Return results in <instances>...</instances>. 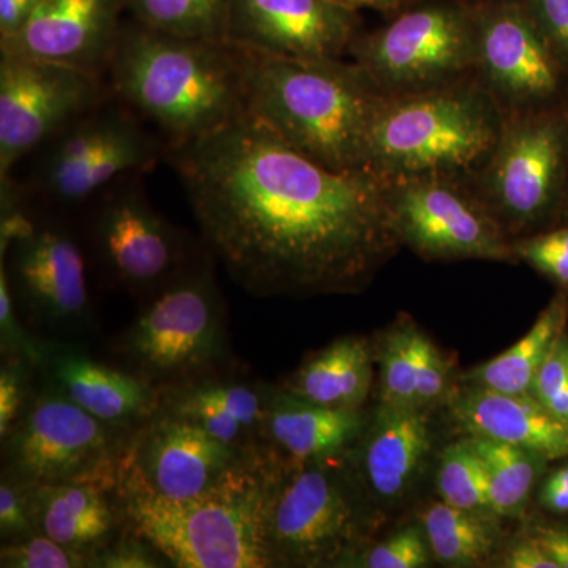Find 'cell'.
<instances>
[{
  "mask_svg": "<svg viewBox=\"0 0 568 568\" xmlns=\"http://www.w3.org/2000/svg\"><path fill=\"white\" fill-rule=\"evenodd\" d=\"M541 504L555 514H568V489L544 485L540 495Z\"/></svg>",
  "mask_w": 568,
  "mask_h": 568,
  "instance_id": "f6af8a7d",
  "label": "cell"
},
{
  "mask_svg": "<svg viewBox=\"0 0 568 568\" xmlns=\"http://www.w3.org/2000/svg\"><path fill=\"white\" fill-rule=\"evenodd\" d=\"M477 63L493 91L518 111L551 104L567 71L521 0L477 10Z\"/></svg>",
  "mask_w": 568,
  "mask_h": 568,
  "instance_id": "2e32d148",
  "label": "cell"
},
{
  "mask_svg": "<svg viewBox=\"0 0 568 568\" xmlns=\"http://www.w3.org/2000/svg\"><path fill=\"white\" fill-rule=\"evenodd\" d=\"M248 54L246 114L324 166L366 171L369 129L384 93L361 67Z\"/></svg>",
  "mask_w": 568,
  "mask_h": 568,
  "instance_id": "277c9868",
  "label": "cell"
},
{
  "mask_svg": "<svg viewBox=\"0 0 568 568\" xmlns=\"http://www.w3.org/2000/svg\"><path fill=\"white\" fill-rule=\"evenodd\" d=\"M568 174V115L549 106L503 123L488 159V192L510 222H538L556 207Z\"/></svg>",
  "mask_w": 568,
  "mask_h": 568,
  "instance_id": "7c38bea8",
  "label": "cell"
},
{
  "mask_svg": "<svg viewBox=\"0 0 568 568\" xmlns=\"http://www.w3.org/2000/svg\"><path fill=\"white\" fill-rule=\"evenodd\" d=\"M0 260L18 308L33 324L52 334H70L89 324L91 295L85 254L65 226L31 220L0 252Z\"/></svg>",
  "mask_w": 568,
  "mask_h": 568,
  "instance_id": "4fadbf2b",
  "label": "cell"
},
{
  "mask_svg": "<svg viewBox=\"0 0 568 568\" xmlns=\"http://www.w3.org/2000/svg\"><path fill=\"white\" fill-rule=\"evenodd\" d=\"M545 485H549V487L568 489V465L560 467L558 470H555V473L551 474V477L545 481Z\"/></svg>",
  "mask_w": 568,
  "mask_h": 568,
  "instance_id": "c3c4849f",
  "label": "cell"
},
{
  "mask_svg": "<svg viewBox=\"0 0 568 568\" xmlns=\"http://www.w3.org/2000/svg\"><path fill=\"white\" fill-rule=\"evenodd\" d=\"M567 320V302L555 298L538 316L532 328L506 353L497 355L487 364L470 373L476 386L506 392V394H529L534 377L549 349L564 332Z\"/></svg>",
  "mask_w": 568,
  "mask_h": 568,
  "instance_id": "484cf974",
  "label": "cell"
},
{
  "mask_svg": "<svg viewBox=\"0 0 568 568\" xmlns=\"http://www.w3.org/2000/svg\"><path fill=\"white\" fill-rule=\"evenodd\" d=\"M424 525L429 549L446 566H476L495 549L497 532L485 514L443 500L426 510Z\"/></svg>",
  "mask_w": 568,
  "mask_h": 568,
  "instance_id": "83f0119b",
  "label": "cell"
},
{
  "mask_svg": "<svg viewBox=\"0 0 568 568\" xmlns=\"http://www.w3.org/2000/svg\"><path fill=\"white\" fill-rule=\"evenodd\" d=\"M209 256L197 254L178 278L149 298L122 335L119 347L130 372L155 387L207 376L226 357V317Z\"/></svg>",
  "mask_w": 568,
  "mask_h": 568,
  "instance_id": "8992f818",
  "label": "cell"
},
{
  "mask_svg": "<svg viewBox=\"0 0 568 568\" xmlns=\"http://www.w3.org/2000/svg\"><path fill=\"white\" fill-rule=\"evenodd\" d=\"M123 10L125 0H40L24 28L0 40V52L104 77L121 36Z\"/></svg>",
  "mask_w": 568,
  "mask_h": 568,
  "instance_id": "ac0fdd59",
  "label": "cell"
},
{
  "mask_svg": "<svg viewBox=\"0 0 568 568\" xmlns=\"http://www.w3.org/2000/svg\"><path fill=\"white\" fill-rule=\"evenodd\" d=\"M41 338H33L20 323V312L7 275L6 265L0 263V346L3 358L14 357L31 364L37 372Z\"/></svg>",
  "mask_w": 568,
  "mask_h": 568,
  "instance_id": "d6a6232c",
  "label": "cell"
},
{
  "mask_svg": "<svg viewBox=\"0 0 568 568\" xmlns=\"http://www.w3.org/2000/svg\"><path fill=\"white\" fill-rule=\"evenodd\" d=\"M2 568H88L91 556L36 532L20 540L6 541L0 549Z\"/></svg>",
  "mask_w": 568,
  "mask_h": 568,
  "instance_id": "1f68e13d",
  "label": "cell"
},
{
  "mask_svg": "<svg viewBox=\"0 0 568 568\" xmlns=\"http://www.w3.org/2000/svg\"><path fill=\"white\" fill-rule=\"evenodd\" d=\"M40 0H0V40L17 36Z\"/></svg>",
  "mask_w": 568,
  "mask_h": 568,
  "instance_id": "7bdbcfd3",
  "label": "cell"
},
{
  "mask_svg": "<svg viewBox=\"0 0 568 568\" xmlns=\"http://www.w3.org/2000/svg\"><path fill=\"white\" fill-rule=\"evenodd\" d=\"M134 20L186 39L226 41L231 0H125Z\"/></svg>",
  "mask_w": 568,
  "mask_h": 568,
  "instance_id": "f1b7e54d",
  "label": "cell"
},
{
  "mask_svg": "<svg viewBox=\"0 0 568 568\" xmlns=\"http://www.w3.org/2000/svg\"><path fill=\"white\" fill-rule=\"evenodd\" d=\"M357 410L308 402L290 390L265 387L261 440L286 462L339 457L361 433Z\"/></svg>",
  "mask_w": 568,
  "mask_h": 568,
  "instance_id": "44dd1931",
  "label": "cell"
},
{
  "mask_svg": "<svg viewBox=\"0 0 568 568\" xmlns=\"http://www.w3.org/2000/svg\"><path fill=\"white\" fill-rule=\"evenodd\" d=\"M429 447L432 432L425 407L383 405L364 455L365 478L372 491L384 500L406 495Z\"/></svg>",
  "mask_w": 568,
  "mask_h": 568,
  "instance_id": "cb8c5ba5",
  "label": "cell"
},
{
  "mask_svg": "<svg viewBox=\"0 0 568 568\" xmlns=\"http://www.w3.org/2000/svg\"><path fill=\"white\" fill-rule=\"evenodd\" d=\"M108 485L62 481L28 488L37 532L92 556L121 532L125 518L121 500Z\"/></svg>",
  "mask_w": 568,
  "mask_h": 568,
  "instance_id": "7402d4cb",
  "label": "cell"
},
{
  "mask_svg": "<svg viewBox=\"0 0 568 568\" xmlns=\"http://www.w3.org/2000/svg\"><path fill=\"white\" fill-rule=\"evenodd\" d=\"M357 39V11L334 0H231L227 43L283 59H339Z\"/></svg>",
  "mask_w": 568,
  "mask_h": 568,
  "instance_id": "e0dca14e",
  "label": "cell"
},
{
  "mask_svg": "<svg viewBox=\"0 0 568 568\" xmlns=\"http://www.w3.org/2000/svg\"><path fill=\"white\" fill-rule=\"evenodd\" d=\"M334 2L355 11L361 9L390 11L398 9L406 0H334Z\"/></svg>",
  "mask_w": 568,
  "mask_h": 568,
  "instance_id": "bcb514c9",
  "label": "cell"
},
{
  "mask_svg": "<svg viewBox=\"0 0 568 568\" xmlns=\"http://www.w3.org/2000/svg\"><path fill=\"white\" fill-rule=\"evenodd\" d=\"M280 459L267 521L272 566L339 562L357 538V514L342 477L324 463Z\"/></svg>",
  "mask_w": 568,
  "mask_h": 568,
  "instance_id": "8fae6325",
  "label": "cell"
},
{
  "mask_svg": "<svg viewBox=\"0 0 568 568\" xmlns=\"http://www.w3.org/2000/svg\"><path fill=\"white\" fill-rule=\"evenodd\" d=\"M36 368L22 358H3L0 368V439L9 436L32 395Z\"/></svg>",
  "mask_w": 568,
  "mask_h": 568,
  "instance_id": "836d02e7",
  "label": "cell"
},
{
  "mask_svg": "<svg viewBox=\"0 0 568 568\" xmlns=\"http://www.w3.org/2000/svg\"><path fill=\"white\" fill-rule=\"evenodd\" d=\"M248 59L227 41L171 36L134 20L122 26L104 78L168 152L246 115Z\"/></svg>",
  "mask_w": 568,
  "mask_h": 568,
  "instance_id": "7a4b0ae2",
  "label": "cell"
},
{
  "mask_svg": "<svg viewBox=\"0 0 568 568\" xmlns=\"http://www.w3.org/2000/svg\"><path fill=\"white\" fill-rule=\"evenodd\" d=\"M351 51L384 95L439 88L477 63V10L455 2L417 7L355 39Z\"/></svg>",
  "mask_w": 568,
  "mask_h": 568,
  "instance_id": "ba28073f",
  "label": "cell"
},
{
  "mask_svg": "<svg viewBox=\"0 0 568 568\" xmlns=\"http://www.w3.org/2000/svg\"><path fill=\"white\" fill-rule=\"evenodd\" d=\"M562 424L568 425V386L544 405Z\"/></svg>",
  "mask_w": 568,
  "mask_h": 568,
  "instance_id": "7dc6e473",
  "label": "cell"
},
{
  "mask_svg": "<svg viewBox=\"0 0 568 568\" xmlns=\"http://www.w3.org/2000/svg\"><path fill=\"white\" fill-rule=\"evenodd\" d=\"M500 123L484 93L446 84L384 95L377 108L365 170L384 182L450 178L488 162Z\"/></svg>",
  "mask_w": 568,
  "mask_h": 568,
  "instance_id": "5b68a950",
  "label": "cell"
},
{
  "mask_svg": "<svg viewBox=\"0 0 568 568\" xmlns=\"http://www.w3.org/2000/svg\"><path fill=\"white\" fill-rule=\"evenodd\" d=\"M134 435L91 416L43 381L2 440L3 474L28 488L62 481L118 488Z\"/></svg>",
  "mask_w": 568,
  "mask_h": 568,
  "instance_id": "52a82bcc",
  "label": "cell"
},
{
  "mask_svg": "<svg viewBox=\"0 0 568 568\" xmlns=\"http://www.w3.org/2000/svg\"><path fill=\"white\" fill-rule=\"evenodd\" d=\"M372 383L368 345L361 338H342L305 362L284 388L317 405L357 410Z\"/></svg>",
  "mask_w": 568,
  "mask_h": 568,
  "instance_id": "d4e9b609",
  "label": "cell"
},
{
  "mask_svg": "<svg viewBox=\"0 0 568 568\" xmlns=\"http://www.w3.org/2000/svg\"><path fill=\"white\" fill-rule=\"evenodd\" d=\"M166 159L205 250L248 293H349L395 234L387 182L324 166L248 114Z\"/></svg>",
  "mask_w": 568,
  "mask_h": 568,
  "instance_id": "6da1fadb",
  "label": "cell"
},
{
  "mask_svg": "<svg viewBox=\"0 0 568 568\" xmlns=\"http://www.w3.org/2000/svg\"><path fill=\"white\" fill-rule=\"evenodd\" d=\"M170 564L144 538L126 528L91 556L95 568H162Z\"/></svg>",
  "mask_w": 568,
  "mask_h": 568,
  "instance_id": "d590c367",
  "label": "cell"
},
{
  "mask_svg": "<svg viewBox=\"0 0 568 568\" xmlns=\"http://www.w3.org/2000/svg\"><path fill=\"white\" fill-rule=\"evenodd\" d=\"M36 525L29 508L28 487L2 474L0 481V537L6 541L36 534Z\"/></svg>",
  "mask_w": 568,
  "mask_h": 568,
  "instance_id": "74e56055",
  "label": "cell"
},
{
  "mask_svg": "<svg viewBox=\"0 0 568 568\" xmlns=\"http://www.w3.org/2000/svg\"><path fill=\"white\" fill-rule=\"evenodd\" d=\"M140 181L141 175L121 179L91 201L89 235L110 282L149 301L200 253L155 211Z\"/></svg>",
  "mask_w": 568,
  "mask_h": 568,
  "instance_id": "9c48e42d",
  "label": "cell"
},
{
  "mask_svg": "<svg viewBox=\"0 0 568 568\" xmlns=\"http://www.w3.org/2000/svg\"><path fill=\"white\" fill-rule=\"evenodd\" d=\"M488 474L489 503L497 517H519L549 459L510 444L469 437Z\"/></svg>",
  "mask_w": 568,
  "mask_h": 568,
  "instance_id": "4316f807",
  "label": "cell"
},
{
  "mask_svg": "<svg viewBox=\"0 0 568 568\" xmlns=\"http://www.w3.org/2000/svg\"><path fill=\"white\" fill-rule=\"evenodd\" d=\"M278 467V455L257 444L215 487L183 500L163 499L122 477L118 496L126 528L171 567H274L267 521Z\"/></svg>",
  "mask_w": 568,
  "mask_h": 568,
  "instance_id": "3957f363",
  "label": "cell"
},
{
  "mask_svg": "<svg viewBox=\"0 0 568 568\" xmlns=\"http://www.w3.org/2000/svg\"><path fill=\"white\" fill-rule=\"evenodd\" d=\"M110 97L102 74L0 52V181Z\"/></svg>",
  "mask_w": 568,
  "mask_h": 568,
  "instance_id": "30bf717a",
  "label": "cell"
},
{
  "mask_svg": "<svg viewBox=\"0 0 568 568\" xmlns=\"http://www.w3.org/2000/svg\"><path fill=\"white\" fill-rule=\"evenodd\" d=\"M514 253L564 286H568V226L523 239Z\"/></svg>",
  "mask_w": 568,
  "mask_h": 568,
  "instance_id": "e575fe53",
  "label": "cell"
},
{
  "mask_svg": "<svg viewBox=\"0 0 568 568\" xmlns=\"http://www.w3.org/2000/svg\"><path fill=\"white\" fill-rule=\"evenodd\" d=\"M429 545L420 530L409 528L376 545L366 552L361 566L368 568H422L428 566Z\"/></svg>",
  "mask_w": 568,
  "mask_h": 568,
  "instance_id": "8d00e7d4",
  "label": "cell"
},
{
  "mask_svg": "<svg viewBox=\"0 0 568 568\" xmlns=\"http://www.w3.org/2000/svg\"><path fill=\"white\" fill-rule=\"evenodd\" d=\"M452 410L473 437L510 444L547 459L568 458V425L536 396L473 386L455 396Z\"/></svg>",
  "mask_w": 568,
  "mask_h": 568,
  "instance_id": "ffe728a7",
  "label": "cell"
},
{
  "mask_svg": "<svg viewBox=\"0 0 568 568\" xmlns=\"http://www.w3.org/2000/svg\"><path fill=\"white\" fill-rule=\"evenodd\" d=\"M37 373L74 405L115 428L138 432L162 407V390L144 377L112 368L63 339H41Z\"/></svg>",
  "mask_w": 568,
  "mask_h": 568,
  "instance_id": "d6986e66",
  "label": "cell"
},
{
  "mask_svg": "<svg viewBox=\"0 0 568 568\" xmlns=\"http://www.w3.org/2000/svg\"><path fill=\"white\" fill-rule=\"evenodd\" d=\"M568 386V336L562 332L534 377L529 394L541 405Z\"/></svg>",
  "mask_w": 568,
  "mask_h": 568,
  "instance_id": "ab89813d",
  "label": "cell"
},
{
  "mask_svg": "<svg viewBox=\"0 0 568 568\" xmlns=\"http://www.w3.org/2000/svg\"><path fill=\"white\" fill-rule=\"evenodd\" d=\"M504 567L508 568H559L556 560L541 547L536 537L518 541L508 549Z\"/></svg>",
  "mask_w": 568,
  "mask_h": 568,
  "instance_id": "b9f144b4",
  "label": "cell"
},
{
  "mask_svg": "<svg viewBox=\"0 0 568 568\" xmlns=\"http://www.w3.org/2000/svg\"><path fill=\"white\" fill-rule=\"evenodd\" d=\"M448 368L437 347L428 342L418 372L416 402L414 406L426 407L436 403L447 387Z\"/></svg>",
  "mask_w": 568,
  "mask_h": 568,
  "instance_id": "60d3db41",
  "label": "cell"
},
{
  "mask_svg": "<svg viewBox=\"0 0 568 568\" xmlns=\"http://www.w3.org/2000/svg\"><path fill=\"white\" fill-rule=\"evenodd\" d=\"M265 387L246 381L197 377L162 392V413L186 418L227 446L261 444Z\"/></svg>",
  "mask_w": 568,
  "mask_h": 568,
  "instance_id": "603a6c76",
  "label": "cell"
},
{
  "mask_svg": "<svg viewBox=\"0 0 568 568\" xmlns=\"http://www.w3.org/2000/svg\"><path fill=\"white\" fill-rule=\"evenodd\" d=\"M447 179L387 182L394 233L429 256L507 260L514 252L504 242L495 220Z\"/></svg>",
  "mask_w": 568,
  "mask_h": 568,
  "instance_id": "5bb4252c",
  "label": "cell"
},
{
  "mask_svg": "<svg viewBox=\"0 0 568 568\" xmlns=\"http://www.w3.org/2000/svg\"><path fill=\"white\" fill-rule=\"evenodd\" d=\"M568 70V0H521Z\"/></svg>",
  "mask_w": 568,
  "mask_h": 568,
  "instance_id": "f35d334b",
  "label": "cell"
},
{
  "mask_svg": "<svg viewBox=\"0 0 568 568\" xmlns=\"http://www.w3.org/2000/svg\"><path fill=\"white\" fill-rule=\"evenodd\" d=\"M534 537L547 549L559 568H568V528L567 526H537Z\"/></svg>",
  "mask_w": 568,
  "mask_h": 568,
  "instance_id": "ee69618b",
  "label": "cell"
},
{
  "mask_svg": "<svg viewBox=\"0 0 568 568\" xmlns=\"http://www.w3.org/2000/svg\"><path fill=\"white\" fill-rule=\"evenodd\" d=\"M437 489L444 503L450 506L476 514H493L487 469L467 439L444 450Z\"/></svg>",
  "mask_w": 568,
  "mask_h": 568,
  "instance_id": "f546056e",
  "label": "cell"
},
{
  "mask_svg": "<svg viewBox=\"0 0 568 568\" xmlns=\"http://www.w3.org/2000/svg\"><path fill=\"white\" fill-rule=\"evenodd\" d=\"M253 447L227 446L200 425L160 410L134 435L122 477L163 499H190L215 487Z\"/></svg>",
  "mask_w": 568,
  "mask_h": 568,
  "instance_id": "9a60e30c",
  "label": "cell"
},
{
  "mask_svg": "<svg viewBox=\"0 0 568 568\" xmlns=\"http://www.w3.org/2000/svg\"><path fill=\"white\" fill-rule=\"evenodd\" d=\"M429 339L405 327L388 336L381 354V399L387 406H414L418 372Z\"/></svg>",
  "mask_w": 568,
  "mask_h": 568,
  "instance_id": "4dcf8cb0",
  "label": "cell"
}]
</instances>
